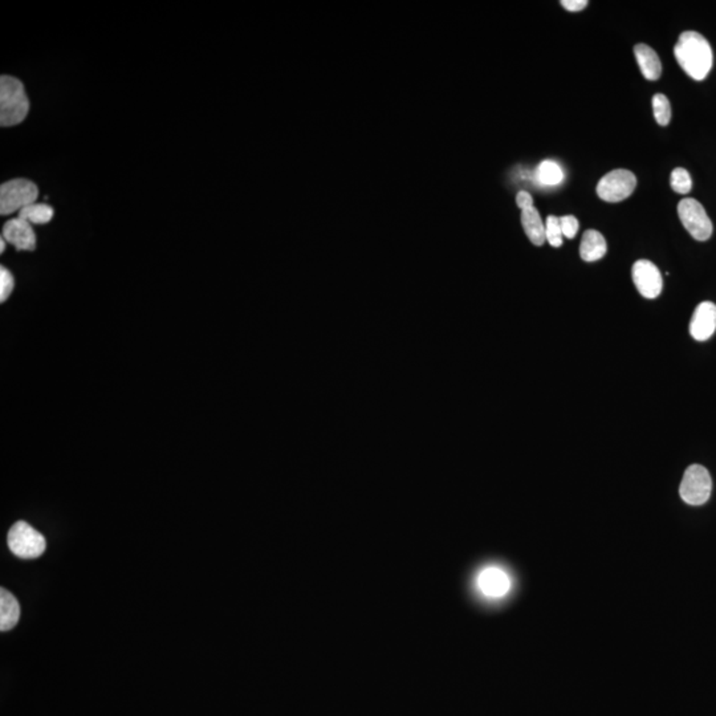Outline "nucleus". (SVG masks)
Masks as SVG:
<instances>
[{
  "instance_id": "1",
  "label": "nucleus",
  "mask_w": 716,
  "mask_h": 716,
  "mask_svg": "<svg viewBox=\"0 0 716 716\" xmlns=\"http://www.w3.org/2000/svg\"><path fill=\"white\" fill-rule=\"evenodd\" d=\"M674 55L688 76L694 80H704L712 68V46L701 33L687 31L679 36L678 43L674 48Z\"/></svg>"
},
{
  "instance_id": "2",
  "label": "nucleus",
  "mask_w": 716,
  "mask_h": 716,
  "mask_svg": "<svg viewBox=\"0 0 716 716\" xmlns=\"http://www.w3.org/2000/svg\"><path fill=\"white\" fill-rule=\"evenodd\" d=\"M30 101L23 83L13 76L0 79V125L15 127L26 119Z\"/></svg>"
},
{
  "instance_id": "3",
  "label": "nucleus",
  "mask_w": 716,
  "mask_h": 716,
  "mask_svg": "<svg viewBox=\"0 0 716 716\" xmlns=\"http://www.w3.org/2000/svg\"><path fill=\"white\" fill-rule=\"evenodd\" d=\"M7 544L10 551L22 560L38 559L47 548L46 537L26 521H18L11 527Z\"/></svg>"
},
{
  "instance_id": "4",
  "label": "nucleus",
  "mask_w": 716,
  "mask_h": 716,
  "mask_svg": "<svg viewBox=\"0 0 716 716\" xmlns=\"http://www.w3.org/2000/svg\"><path fill=\"white\" fill-rule=\"evenodd\" d=\"M39 190L35 183L29 179H18L3 183L0 188V214H10L22 211L38 201Z\"/></svg>"
},
{
  "instance_id": "5",
  "label": "nucleus",
  "mask_w": 716,
  "mask_h": 716,
  "mask_svg": "<svg viewBox=\"0 0 716 716\" xmlns=\"http://www.w3.org/2000/svg\"><path fill=\"white\" fill-rule=\"evenodd\" d=\"M712 480L707 468L701 465H693L685 471L679 493L682 501L690 506H702L707 503L712 496Z\"/></svg>"
},
{
  "instance_id": "6",
  "label": "nucleus",
  "mask_w": 716,
  "mask_h": 716,
  "mask_svg": "<svg viewBox=\"0 0 716 716\" xmlns=\"http://www.w3.org/2000/svg\"><path fill=\"white\" fill-rule=\"evenodd\" d=\"M678 215L688 234L695 240L706 241L712 238L714 230L712 219L696 199H682L678 205Z\"/></svg>"
},
{
  "instance_id": "7",
  "label": "nucleus",
  "mask_w": 716,
  "mask_h": 716,
  "mask_svg": "<svg viewBox=\"0 0 716 716\" xmlns=\"http://www.w3.org/2000/svg\"><path fill=\"white\" fill-rule=\"evenodd\" d=\"M637 186V179L632 171L625 169H617L610 171L599 179L597 185V194L599 198L610 204L624 201L632 196Z\"/></svg>"
},
{
  "instance_id": "8",
  "label": "nucleus",
  "mask_w": 716,
  "mask_h": 716,
  "mask_svg": "<svg viewBox=\"0 0 716 716\" xmlns=\"http://www.w3.org/2000/svg\"><path fill=\"white\" fill-rule=\"evenodd\" d=\"M633 282L638 293L646 299H656L662 293L663 282L659 269L651 260H638L632 269Z\"/></svg>"
},
{
  "instance_id": "9",
  "label": "nucleus",
  "mask_w": 716,
  "mask_h": 716,
  "mask_svg": "<svg viewBox=\"0 0 716 716\" xmlns=\"http://www.w3.org/2000/svg\"><path fill=\"white\" fill-rule=\"evenodd\" d=\"M716 330V305L712 301H703L694 310L690 321V333L696 341H706Z\"/></svg>"
},
{
  "instance_id": "10",
  "label": "nucleus",
  "mask_w": 716,
  "mask_h": 716,
  "mask_svg": "<svg viewBox=\"0 0 716 716\" xmlns=\"http://www.w3.org/2000/svg\"><path fill=\"white\" fill-rule=\"evenodd\" d=\"M2 238L19 251H33L36 249V235L32 226L21 218L11 219L3 226Z\"/></svg>"
},
{
  "instance_id": "11",
  "label": "nucleus",
  "mask_w": 716,
  "mask_h": 716,
  "mask_svg": "<svg viewBox=\"0 0 716 716\" xmlns=\"http://www.w3.org/2000/svg\"><path fill=\"white\" fill-rule=\"evenodd\" d=\"M477 588L480 592L493 598L506 596L511 589L510 576L498 567H488L483 569L477 576Z\"/></svg>"
},
{
  "instance_id": "12",
  "label": "nucleus",
  "mask_w": 716,
  "mask_h": 716,
  "mask_svg": "<svg viewBox=\"0 0 716 716\" xmlns=\"http://www.w3.org/2000/svg\"><path fill=\"white\" fill-rule=\"evenodd\" d=\"M634 55L646 80L656 82L659 79L662 74V64L651 47L646 46V44H638L634 47Z\"/></svg>"
},
{
  "instance_id": "13",
  "label": "nucleus",
  "mask_w": 716,
  "mask_h": 716,
  "mask_svg": "<svg viewBox=\"0 0 716 716\" xmlns=\"http://www.w3.org/2000/svg\"><path fill=\"white\" fill-rule=\"evenodd\" d=\"M607 240L596 230H588L582 235L580 257L585 262H596L607 255Z\"/></svg>"
},
{
  "instance_id": "14",
  "label": "nucleus",
  "mask_w": 716,
  "mask_h": 716,
  "mask_svg": "<svg viewBox=\"0 0 716 716\" xmlns=\"http://www.w3.org/2000/svg\"><path fill=\"white\" fill-rule=\"evenodd\" d=\"M21 618V607L18 599L4 588L0 589V630L8 632L18 625Z\"/></svg>"
},
{
  "instance_id": "15",
  "label": "nucleus",
  "mask_w": 716,
  "mask_h": 716,
  "mask_svg": "<svg viewBox=\"0 0 716 716\" xmlns=\"http://www.w3.org/2000/svg\"><path fill=\"white\" fill-rule=\"evenodd\" d=\"M521 224L527 237L535 246H543L546 243V224L541 221L540 214L535 207L521 210Z\"/></svg>"
},
{
  "instance_id": "16",
  "label": "nucleus",
  "mask_w": 716,
  "mask_h": 716,
  "mask_svg": "<svg viewBox=\"0 0 716 716\" xmlns=\"http://www.w3.org/2000/svg\"><path fill=\"white\" fill-rule=\"evenodd\" d=\"M535 179L541 186H557L564 180V171L554 161H543L535 171Z\"/></svg>"
},
{
  "instance_id": "17",
  "label": "nucleus",
  "mask_w": 716,
  "mask_h": 716,
  "mask_svg": "<svg viewBox=\"0 0 716 716\" xmlns=\"http://www.w3.org/2000/svg\"><path fill=\"white\" fill-rule=\"evenodd\" d=\"M54 209L48 205L33 204L19 211L18 218L29 222L31 224H46L54 218Z\"/></svg>"
},
{
  "instance_id": "18",
  "label": "nucleus",
  "mask_w": 716,
  "mask_h": 716,
  "mask_svg": "<svg viewBox=\"0 0 716 716\" xmlns=\"http://www.w3.org/2000/svg\"><path fill=\"white\" fill-rule=\"evenodd\" d=\"M653 110L654 118H656L660 127L668 125L671 119V107L670 101H668L665 94L658 93L653 97Z\"/></svg>"
},
{
  "instance_id": "19",
  "label": "nucleus",
  "mask_w": 716,
  "mask_h": 716,
  "mask_svg": "<svg viewBox=\"0 0 716 716\" xmlns=\"http://www.w3.org/2000/svg\"><path fill=\"white\" fill-rule=\"evenodd\" d=\"M671 188L676 193L682 194H688L693 188V180H691L690 173L684 168H677L674 169L673 173H671Z\"/></svg>"
},
{
  "instance_id": "20",
  "label": "nucleus",
  "mask_w": 716,
  "mask_h": 716,
  "mask_svg": "<svg viewBox=\"0 0 716 716\" xmlns=\"http://www.w3.org/2000/svg\"><path fill=\"white\" fill-rule=\"evenodd\" d=\"M563 231L562 224H560V218L554 215H549L546 222V239L552 247L563 246Z\"/></svg>"
},
{
  "instance_id": "21",
  "label": "nucleus",
  "mask_w": 716,
  "mask_h": 716,
  "mask_svg": "<svg viewBox=\"0 0 716 716\" xmlns=\"http://www.w3.org/2000/svg\"><path fill=\"white\" fill-rule=\"evenodd\" d=\"M15 287V279L7 268H0V301L4 302L10 298Z\"/></svg>"
},
{
  "instance_id": "22",
  "label": "nucleus",
  "mask_w": 716,
  "mask_h": 716,
  "mask_svg": "<svg viewBox=\"0 0 716 716\" xmlns=\"http://www.w3.org/2000/svg\"><path fill=\"white\" fill-rule=\"evenodd\" d=\"M563 235L568 239H573L579 231V221L573 215H565L560 218Z\"/></svg>"
},
{
  "instance_id": "23",
  "label": "nucleus",
  "mask_w": 716,
  "mask_h": 716,
  "mask_svg": "<svg viewBox=\"0 0 716 716\" xmlns=\"http://www.w3.org/2000/svg\"><path fill=\"white\" fill-rule=\"evenodd\" d=\"M516 204L521 210H526L529 209V207H534V199H532L531 194L527 193V191H519L518 196H516Z\"/></svg>"
},
{
  "instance_id": "24",
  "label": "nucleus",
  "mask_w": 716,
  "mask_h": 716,
  "mask_svg": "<svg viewBox=\"0 0 716 716\" xmlns=\"http://www.w3.org/2000/svg\"><path fill=\"white\" fill-rule=\"evenodd\" d=\"M562 5L565 10L577 13V11L584 10L588 5V2L587 0H563Z\"/></svg>"
},
{
  "instance_id": "25",
  "label": "nucleus",
  "mask_w": 716,
  "mask_h": 716,
  "mask_svg": "<svg viewBox=\"0 0 716 716\" xmlns=\"http://www.w3.org/2000/svg\"><path fill=\"white\" fill-rule=\"evenodd\" d=\"M4 243H5V240H4V239L2 238V240H0V252H4V249H5V244Z\"/></svg>"
}]
</instances>
